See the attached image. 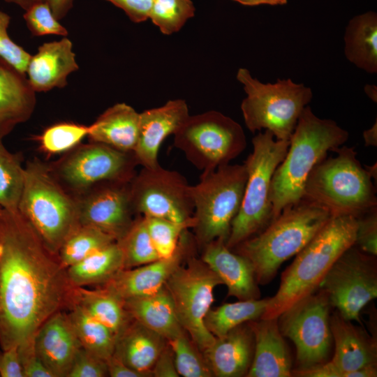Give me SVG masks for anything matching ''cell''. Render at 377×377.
Instances as JSON below:
<instances>
[{
  "label": "cell",
  "mask_w": 377,
  "mask_h": 377,
  "mask_svg": "<svg viewBox=\"0 0 377 377\" xmlns=\"http://www.w3.org/2000/svg\"><path fill=\"white\" fill-rule=\"evenodd\" d=\"M66 269L19 212L0 207V346L34 339L42 324L66 308Z\"/></svg>",
  "instance_id": "6da1fadb"
},
{
  "label": "cell",
  "mask_w": 377,
  "mask_h": 377,
  "mask_svg": "<svg viewBox=\"0 0 377 377\" xmlns=\"http://www.w3.org/2000/svg\"><path fill=\"white\" fill-rule=\"evenodd\" d=\"M348 139V131L334 121L318 117L308 105L304 108L287 153L272 177V219L303 198L305 183L314 166Z\"/></svg>",
  "instance_id": "7a4b0ae2"
},
{
  "label": "cell",
  "mask_w": 377,
  "mask_h": 377,
  "mask_svg": "<svg viewBox=\"0 0 377 377\" xmlns=\"http://www.w3.org/2000/svg\"><path fill=\"white\" fill-rule=\"evenodd\" d=\"M329 212L303 198L288 206L260 232L234 248L253 265L256 280L265 285L280 266L296 256L331 218Z\"/></svg>",
  "instance_id": "3957f363"
},
{
  "label": "cell",
  "mask_w": 377,
  "mask_h": 377,
  "mask_svg": "<svg viewBox=\"0 0 377 377\" xmlns=\"http://www.w3.org/2000/svg\"><path fill=\"white\" fill-rule=\"evenodd\" d=\"M356 218L332 216L283 272L276 294L268 298L261 318H277L300 300L318 289L336 260L355 244Z\"/></svg>",
  "instance_id": "277c9868"
},
{
  "label": "cell",
  "mask_w": 377,
  "mask_h": 377,
  "mask_svg": "<svg viewBox=\"0 0 377 377\" xmlns=\"http://www.w3.org/2000/svg\"><path fill=\"white\" fill-rule=\"evenodd\" d=\"M317 163L308 176L304 197L325 208L331 216L357 218L377 208L374 182L354 147L342 145Z\"/></svg>",
  "instance_id": "5b68a950"
},
{
  "label": "cell",
  "mask_w": 377,
  "mask_h": 377,
  "mask_svg": "<svg viewBox=\"0 0 377 377\" xmlns=\"http://www.w3.org/2000/svg\"><path fill=\"white\" fill-rule=\"evenodd\" d=\"M18 212L54 254L80 226L78 202L59 185L39 161L24 168Z\"/></svg>",
  "instance_id": "8992f818"
},
{
  "label": "cell",
  "mask_w": 377,
  "mask_h": 377,
  "mask_svg": "<svg viewBox=\"0 0 377 377\" xmlns=\"http://www.w3.org/2000/svg\"><path fill=\"white\" fill-rule=\"evenodd\" d=\"M252 145L253 150L244 162L247 179L242 202L226 243L230 249L260 232L272 221V177L287 153L289 140H276L265 130L253 137Z\"/></svg>",
  "instance_id": "52a82bcc"
},
{
  "label": "cell",
  "mask_w": 377,
  "mask_h": 377,
  "mask_svg": "<svg viewBox=\"0 0 377 377\" xmlns=\"http://www.w3.org/2000/svg\"><path fill=\"white\" fill-rule=\"evenodd\" d=\"M246 179L244 163H228L202 172L199 182L191 185L194 239L198 246L203 247L216 239L226 243L242 202Z\"/></svg>",
  "instance_id": "ba28073f"
},
{
  "label": "cell",
  "mask_w": 377,
  "mask_h": 377,
  "mask_svg": "<svg viewBox=\"0 0 377 377\" xmlns=\"http://www.w3.org/2000/svg\"><path fill=\"white\" fill-rule=\"evenodd\" d=\"M237 79L246 94L241 110L247 128L252 133L267 130L276 140H289L302 110L311 101V89L290 79L264 84L242 68Z\"/></svg>",
  "instance_id": "9c48e42d"
},
{
  "label": "cell",
  "mask_w": 377,
  "mask_h": 377,
  "mask_svg": "<svg viewBox=\"0 0 377 377\" xmlns=\"http://www.w3.org/2000/svg\"><path fill=\"white\" fill-rule=\"evenodd\" d=\"M174 145L202 172L230 163L246 147L242 127L223 114L210 110L189 115L174 134Z\"/></svg>",
  "instance_id": "30bf717a"
},
{
  "label": "cell",
  "mask_w": 377,
  "mask_h": 377,
  "mask_svg": "<svg viewBox=\"0 0 377 377\" xmlns=\"http://www.w3.org/2000/svg\"><path fill=\"white\" fill-rule=\"evenodd\" d=\"M167 279L165 286L172 298L178 320L201 353L216 337L205 325V318L214 302V290L223 284L220 278L200 258L192 255Z\"/></svg>",
  "instance_id": "8fae6325"
},
{
  "label": "cell",
  "mask_w": 377,
  "mask_h": 377,
  "mask_svg": "<svg viewBox=\"0 0 377 377\" xmlns=\"http://www.w3.org/2000/svg\"><path fill=\"white\" fill-rule=\"evenodd\" d=\"M285 310L277 318L283 337L296 348L297 369H306L326 362L331 351L330 325L332 306L326 293L318 288Z\"/></svg>",
  "instance_id": "7c38bea8"
},
{
  "label": "cell",
  "mask_w": 377,
  "mask_h": 377,
  "mask_svg": "<svg viewBox=\"0 0 377 377\" xmlns=\"http://www.w3.org/2000/svg\"><path fill=\"white\" fill-rule=\"evenodd\" d=\"M318 288L343 318L360 322L361 310L377 297L376 256L353 245L336 260Z\"/></svg>",
  "instance_id": "4fadbf2b"
},
{
  "label": "cell",
  "mask_w": 377,
  "mask_h": 377,
  "mask_svg": "<svg viewBox=\"0 0 377 377\" xmlns=\"http://www.w3.org/2000/svg\"><path fill=\"white\" fill-rule=\"evenodd\" d=\"M135 213L144 216L184 223L193 219L194 206L191 185L175 170L144 168L130 182Z\"/></svg>",
  "instance_id": "5bb4252c"
},
{
  "label": "cell",
  "mask_w": 377,
  "mask_h": 377,
  "mask_svg": "<svg viewBox=\"0 0 377 377\" xmlns=\"http://www.w3.org/2000/svg\"><path fill=\"white\" fill-rule=\"evenodd\" d=\"M137 165L133 153L91 142L64 158L58 173L70 188L84 191L104 182H130Z\"/></svg>",
  "instance_id": "9a60e30c"
},
{
  "label": "cell",
  "mask_w": 377,
  "mask_h": 377,
  "mask_svg": "<svg viewBox=\"0 0 377 377\" xmlns=\"http://www.w3.org/2000/svg\"><path fill=\"white\" fill-rule=\"evenodd\" d=\"M130 182L100 183L87 196L77 200L80 224L96 228L115 241L122 239L135 219Z\"/></svg>",
  "instance_id": "2e32d148"
},
{
  "label": "cell",
  "mask_w": 377,
  "mask_h": 377,
  "mask_svg": "<svg viewBox=\"0 0 377 377\" xmlns=\"http://www.w3.org/2000/svg\"><path fill=\"white\" fill-rule=\"evenodd\" d=\"M195 239L186 230L169 257L133 268L122 269L101 286L121 299L152 293L163 287L172 273L192 253Z\"/></svg>",
  "instance_id": "e0dca14e"
},
{
  "label": "cell",
  "mask_w": 377,
  "mask_h": 377,
  "mask_svg": "<svg viewBox=\"0 0 377 377\" xmlns=\"http://www.w3.org/2000/svg\"><path fill=\"white\" fill-rule=\"evenodd\" d=\"M334 352L330 360L350 377L377 376L376 342L336 310L330 318Z\"/></svg>",
  "instance_id": "ac0fdd59"
},
{
  "label": "cell",
  "mask_w": 377,
  "mask_h": 377,
  "mask_svg": "<svg viewBox=\"0 0 377 377\" xmlns=\"http://www.w3.org/2000/svg\"><path fill=\"white\" fill-rule=\"evenodd\" d=\"M184 100H170L158 108L140 113L139 133L133 152L138 165L154 168L160 165L158 154L164 140L174 135L189 116Z\"/></svg>",
  "instance_id": "d6986e66"
},
{
  "label": "cell",
  "mask_w": 377,
  "mask_h": 377,
  "mask_svg": "<svg viewBox=\"0 0 377 377\" xmlns=\"http://www.w3.org/2000/svg\"><path fill=\"white\" fill-rule=\"evenodd\" d=\"M35 350L53 377H67L81 348L66 311L48 318L34 337Z\"/></svg>",
  "instance_id": "ffe728a7"
},
{
  "label": "cell",
  "mask_w": 377,
  "mask_h": 377,
  "mask_svg": "<svg viewBox=\"0 0 377 377\" xmlns=\"http://www.w3.org/2000/svg\"><path fill=\"white\" fill-rule=\"evenodd\" d=\"M202 249L201 259L226 286L228 296L239 300L260 297L255 271L248 258L231 251L221 239L214 240Z\"/></svg>",
  "instance_id": "44dd1931"
},
{
  "label": "cell",
  "mask_w": 377,
  "mask_h": 377,
  "mask_svg": "<svg viewBox=\"0 0 377 377\" xmlns=\"http://www.w3.org/2000/svg\"><path fill=\"white\" fill-rule=\"evenodd\" d=\"M254 338V352L247 377L292 376L291 357L278 318L247 322Z\"/></svg>",
  "instance_id": "7402d4cb"
},
{
  "label": "cell",
  "mask_w": 377,
  "mask_h": 377,
  "mask_svg": "<svg viewBox=\"0 0 377 377\" xmlns=\"http://www.w3.org/2000/svg\"><path fill=\"white\" fill-rule=\"evenodd\" d=\"M78 65L71 41L67 38L45 43L31 56L26 75L35 92L50 91L67 84V77Z\"/></svg>",
  "instance_id": "603a6c76"
},
{
  "label": "cell",
  "mask_w": 377,
  "mask_h": 377,
  "mask_svg": "<svg viewBox=\"0 0 377 377\" xmlns=\"http://www.w3.org/2000/svg\"><path fill=\"white\" fill-rule=\"evenodd\" d=\"M245 323L216 338L202 353L213 376H246L253 357L254 338L248 323Z\"/></svg>",
  "instance_id": "cb8c5ba5"
},
{
  "label": "cell",
  "mask_w": 377,
  "mask_h": 377,
  "mask_svg": "<svg viewBox=\"0 0 377 377\" xmlns=\"http://www.w3.org/2000/svg\"><path fill=\"white\" fill-rule=\"evenodd\" d=\"M35 94L26 75L0 57V139L30 118Z\"/></svg>",
  "instance_id": "d4e9b609"
},
{
  "label": "cell",
  "mask_w": 377,
  "mask_h": 377,
  "mask_svg": "<svg viewBox=\"0 0 377 377\" xmlns=\"http://www.w3.org/2000/svg\"><path fill=\"white\" fill-rule=\"evenodd\" d=\"M140 113L131 106L117 103L89 126L88 137L119 151L133 153L138 138Z\"/></svg>",
  "instance_id": "484cf974"
},
{
  "label": "cell",
  "mask_w": 377,
  "mask_h": 377,
  "mask_svg": "<svg viewBox=\"0 0 377 377\" xmlns=\"http://www.w3.org/2000/svg\"><path fill=\"white\" fill-rule=\"evenodd\" d=\"M124 303L133 320L167 341L186 332L178 320L165 285L152 293L124 300Z\"/></svg>",
  "instance_id": "4316f807"
},
{
  "label": "cell",
  "mask_w": 377,
  "mask_h": 377,
  "mask_svg": "<svg viewBox=\"0 0 377 377\" xmlns=\"http://www.w3.org/2000/svg\"><path fill=\"white\" fill-rule=\"evenodd\" d=\"M166 343L164 337L133 319L117 337L113 355L144 377H151V369Z\"/></svg>",
  "instance_id": "83f0119b"
},
{
  "label": "cell",
  "mask_w": 377,
  "mask_h": 377,
  "mask_svg": "<svg viewBox=\"0 0 377 377\" xmlns=\"http://www.w3.org/2000/svg\"><path fill=\"white\" fill-rule=\"evenodd\" d=\"M69 301L80 306L91 316L109 328L116 337L133 320L125 308L124 300L101 286H98L95 289L71 287Z\"/></svg>",
  "instance_id": "f1b7e54d"
},
{
  "label": "cell",
  "mask_w": 377,
  "mask_h": 377,
  "mask_svg": "<svg viewBox=\"0 0 377 377\" xmlns=\"http://www.w3.org/2000/svg\"><path fill=\"white\" fill-rule=\"evenodd\" d=\"M124 269V254L118 242L95 251L66 269L71 287L101 286Z\"/></svg>",
  "instance_id": "f546056e"
},
{
  "label": "cell",
  "mask_w": 377,
  "mask_h": 377,
  "mask_svg": "<svg viewBox=\"0 0 377 377\" xmlns=\"http://www.w3.org/2000/svg\"><path fill=\"white\" fill-rule=\"evenodd\" d=\"M345 54L358 68L377 71V16L369 12L353 18L345 32Z\"/></svg>",
  "instance_id": "4dcf8cb0"
},
{
  "label": "cell",
  "mask_w": 377,
  "mask_h": 377,
  "mask_svg": "<svg viewBox=\"0 0 377 377\" xmlns=\"http://www.w3.org/2000/svg\"><path fill=\"white\" fill-rule=\"evenodd\" d=\"M66 313L82 348L107 360L114 351L117 337L80 306L68 302Z\"/></svg>",
  "instance_id": "1f68e13d"
},
{
  "label": "cell",
  "mask_w": 377,
  "mask_h": 377,
  "mask_svg": "<svg viewBox=\"0 0 377 377\" xmlns=\"http://www.w3.org/2000/svg\"><path fill=\"white\" fill-rule=\"evenodd\" d=\"M267 301L268 298H258L225 303L215 309L209 310L205 318V325L216 338L221 337L243 323L261 318Z\"/></svg>",
  "instance_id": "d6a6232c"
},
{
  "label": "cell",
  "mask_w": 377,
  "mask_h": 377,
  "mask_svg": "<svg viewBox=\"0 0 377 377\" xmlns=\"http://www.w3.org/2000/svg\"><path fill=\"white\" fill-rule=\"evenodd\" d=\"M114 242H116L114 238L103 231L80 225L65 240L57 257L62 267L66 269Z\"/></svg>",
  "instance_id": "836d02e7"
},
{
  "label": "cell",
  "mask_w": 377,
  "mask_h": 377,
  "mask_svg": "<svg viewBox=\"0 0 377 377\" xmlns=\"http://www.w3.org/2000/svg\"><path fill=\"white\" fill-rule=\"evenodd\" d=\"M24 184V168L17 155L9 151L0 139V207L18 212Z\"/></svg>",
  "instance_id": "e575fe53"
},
{
  "label": "cell",
  "mask_w": 377,
  "mask_h": 377,
  "mask_svg": "<svg viewBox=\"0 0 377 377\" xmlns=\"http://www.w3.org/2000/svg\"><path fill=\"white\" fill-rule=\"evenodd\" d=\"M117 242L123 251L124 269L141 266L161 258L142 215L135 217L128 232Z\"/></svg>",
  "instance_id": "d590c367"
},
{
  "label": "cell",
  "mask_w": 377,
  "mask_h": 377,
  "mask_svg": "<svg viewBox=\"0 0 377 377\" xmlns=\"http://www.w3.org/2000/svg\"><path fill=\"white\" fill-rule=\"evenodd\" d=\"M195 10L191 0H153L149 18L162 34L170 35L194 16Z\"/></svg>",
  "instance_id": "8d00e7d4"
},
{
  "label": "cell",
  "mask_w": 377,
  "mask_h": 377,
  "mask_svg": "<svg viewBox=\"0 0 377 377\" xmlns=\"http://www.w3.org/2000/svg\"><path fill=\"white\" fill-rule=\"evenodd\" d=\"M173 353L179 376L184 377L213 376L202 353L186 332L168 341Z\"/></svg>",
  "instance_id": "74e56055"
},
{
  "label": "cell",
  "mask_w": 377,
  "mask_h": 377,
  "mask_svg": "<svg viewBox=\"0 0 377 377\" xmlns=\"http://www.w3.org/2000/svg\"><path fill=\"white\" fill-rule=\"evenodd\" d=\"M144 217L149 236L160 258L170 256L175 252L182 233L188 228H193L195 223L194 217L184 223L157 217Z\"/></svg>",
  "instance_id": "f35d334b"
},
{
  "label": "cell",
  "mask_w": 377,
  "mask_h": 377,
  "mask_svg": "<svg viewBox=\"0 0 377 377\" xmlns=\"http://www.w3.org/2000/svg\"><path fill=\"white\" fill-rule=\"evenodd\" d=\"M89 126L62 122L47 128L40 141L42 148L50 154H59L75 147L88 135Z\"/></svg>",
  "instance_id": "ab89813d"
},
{
  "label": "cell",
  "mask_w": 377,
  "mask_h": 377,
  "mask_svg": "<svg viewBox=\"0 0 377 377\" xmlns=\"http://www.w3.org/2000/svg\"><path fill=\"white\" fill-rule=\"evenodd\" d=\"M24 19L34 36L68 35L66 29L59 22L47 3H38L29 7L25 10Z\"/></svg>",
  "instance_id": "60d3db41"
},
{
  "label": "cell",
  "mask_w": 377,
  "mask_h": 377,
  "mask_svg": "<svg viewBox=\"0 0 377 377\" xmlns=\"http://www.w3.org/2000/svg\"><path fill=\"white\" fill-rule=\"evenodd\" d=\"M10 17L0 10V57L26 75L31 55L13 41L8 34Z\"/></svg>",
  "instance_id": "b9f144b4"
},
{
  "label": "cell",
  "mask_w": 377,
  "mask_h": 377,
  "mask_svg": "<svg viewBox=\"0 0 377 377\" xmlns=\"http://www.w3.org/2000/svg\"><path fill=\"white\" fill-rule=\"evenodd\" d=\"M355 244L363 252L377 255V208L356 218Z\"/></svg>",
  "instance_id": "7bdbcfd3"
},
{
  "label": "cell",
  "mask_w": 377,
  "mask_h": 377,
  "mask_svg": "<svg viewBox=\"0 0 377 377\" xmlns=\"http://www.w3.org/2000/svg\"><path fill=\"white\" fill-rule=\"evenodd\" d=\"M108 376L106 360L81 346L71 365L67 377Z\"/></svg>",
  "instance_id": "ee69618b"
},
{
  "label": "cell",
  "mask_w": 377,
  "mask_h": 377,
  "mask_svg": "<svg viewBox=\"0 0 377 377\" xmlns=\"http://www.w3.org/2000/svg\"><path fill=\"white\" fill-rule=\"evenodd\" d=\"M24 377H53L42 362L34 348V339L18 346Z\"/></svg>",
  "instance_id": "f6af8a7d"
},
{
  "label": "cell",
  "mask_w": 377,
  "mask_h": 377,
  "mask_svg": "<svg viewBox=\"0 0 377 377\" xmlns=\"http://www.w3.org/2000/svg\"><path fill=\"white\" fill-rule=\"evenodd\" d=\"M122 9L130 20L138 23L149 19L153 0H105Z\"/></svg>",
  "instance_id": "bcb514c9"
},
{
  "label": "cell",
  "mask_w": 377,
  "mask_h": 377,
  "mask_svg": "<svg viewBox=\"0 0 377 377\" xmlns=\"http://www.w3.org/2000/svg\"><path fill=\"white\" fill-rule=\"evenodd\" d=\"M1 377H24L18 346L2 350L0 353Z\"/></svg>",
  "instance_id": "7dc6e473"
},
{
  "label": "cell",
  "mask_w": 377,
  "mask_h": 377,
  "mask_svg": "<svg viewBox=\"0 0 377 377\" xmlns=\"http://www.w3.org/2000/svg\"><path fill=\"white\" fill-rule=\"evenodd\" d=\"M151 373V376L155 377L179 376L175 365L173 353L168 341L152 367Z\"/></svg>",
  "instance_id": "c3c4849f"
},
{
  "label": "cell",
  "mask_w": 377,
  "mask_h": 377,
  "mask_svg": "<svg viewBox=\"0 0 377 377\" xmlns=\"http://www.w3.org/2000/svg\"><path fill=\"white\" fill-rule=\"evenodd\" d=\"M7 3H15L24 10H27L34 4L47 3L50 5L55 17L60 20L64 17L73 8L75 0H4Z\"/></svg>",
  "instance_id": "681fc988"
},
{
  "label": "cell",
  "mask_w": 377,
  "mask_h": 377,
  "mask_svg": "<svg viewBox=\"0 0 377 377\" xmlns=\"http://www.w3.org/2000/svg\"><path fill=\"white\" fill-rule=\"evenodd\" d=\"M108 376L111 377H144L137 371L130 368L115 355H112L107 360Z\"/></svg>",
  "instance_id": "f907efd6"
},
{
  "label": "cell",
  "mask_w": 377,
  "mask_h": 377,
  "mask_svg": "<svg viewBox=\"0 0 377 377\" xmlns=\"http://www.w3.org/2000/svg\"><path fill=\"white\" fill-rule=\"evenodd\" d=\"M363 139L367 147L377 146V122L369 129L363 132Z\"/></svg>",
  "instance_id": "816d5d0a"
},
{
  "label": "cell",
  "mask_w": 377,
  "mask_h": 377,
  "mask_svg": "<svg viewBox=\"0 0 377 377\" xmlns=\"http://www.w3.org/2000/svg\"><path fill=\"white\" fill-rule=\"evenodd\" d=\"M246 6H257L260 4L283 5L287 3V0H234Z\"/></svg>",
  "instance_id": "f5cc1de1"
},
{
  "label": "cell",
  "mask_w": 377,
  "mask_h": 377,
  "mask_svg": "<svg viewBox=\"0 0 377 377\" xmlns=\"http://www.w3.org/2000/svg\"><path fill=\"white\" fill-rule=\"evenodd\" d=\"M365 92L373 101L376 102L377 93L376 86H366Z\"/></svg>",
  "instance_id": "db71d44e"
},
{
  "label": "cell",
  "mask_w": 377,
  "mask_h": 377,
  "mask_svg": "<svg viewBox=\"0 0 377 377\" xmlns=\"http://www.w3.org/2000/svg\"><path fill=\"white\" fill-rule=\"evenodd\" d=\"M364 168L370 175L372 179L376 182L377 179V165L376 163L372 165H365Z\"/></svg>",
  "instance_id": "11a10c76"
}]
</instances>
